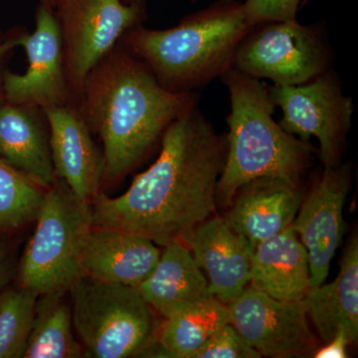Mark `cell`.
<instances>
[{
  "label": "cell",
  "mask_w": 358,
  "mask_h": 358,
  "mask_svg": "<svg viewBox=\"0 0 358 358\" xmlns=\"http://www.w3.org/2000/svg\"><path fill=\"white\" fill-rule=\"evenodd\" d=\"M35 31L14 37L28 58L23 75L3 74V100L44 110L71 103L63 60L60 26L55 9L40 3L35 14Z\"/></svg>",
  "instance_id": "cell-11"
},
{
  "label": "cell",
  "mask_w": 358,
  "mask_h": 358,
  "mask_svg": "<svg viewBox=\"0 0 358 358\" xmlns=\"http://www.w3.org/2000/svg\"><path fill=\"white\" fill-rule=\"evenodd\" d=\"M69 293L73 326L86 355L129 358L154 350L159 326L138 289L84 277Z\"/></svg>",
  "instance_id": "cell-6"
},
{
  "label": "cell",
  "mask_w": 358,
  "mask_h": 358,
  "mask_svg": "<svg viewBox=\"0 0 358 358\" xmlns=\"http://www.w3.org/2000/svg\"><path fill=\"white\" fill-rule=\"evenodd\" d=\"M308 1V0H303V6H305V4L307 3Z\"/></svg>",
  "instance_id": "cell-31"
},
{
  "label": "cell",
  "mask_w": 358,
  "mask_h": 358,
  "mask_svg": "<svg viewBox=\"0 0 358 358\" xmlns=\"http://www.w3.org/2000/svg\"><path fill=\"white\" fill-rule=\"evenodd\" d=\"M14 47H15V45H14V37L13 39L0 44V65H1L2 57L8 52L13 50ZM2 99H3V74L1 73V67H0V100H2Z\"/></svg>",
  "instance_id": "cell-28"
},
{
  "label": "cell",
  "mask_w": 358,
  "mask_h": 358,
  "mask_svg": "<svg viewBox=\"0 0 358 358\" xmlns=\"http://www.w3.org/2000/svg\"><path fill=\"white\" fill-rule=\"evenodd\" d=\"M259 357L262 355L250 346L230 324L211 336L194 355V358Z\"/></svg>",
  "instance_id": "cell-25"
},
{
  "label": "cell",
  "mask_w": 358,
  "mask_h": 358,
  "mask_svg": "<svg viewBox=\"0 0 358 358\" xmlns=\"http://www.w3.org/2000/svg\"><path fill=\"white\" fill-rule=\"evenodd\" d=\"M162 251L148 238L93 227L82 254L84 277L136 288L154 271Z\"/></svg>",
  "instance_id": "cell-16"
},
{
  "label": "cell",
  "mask_w": 358,
  "mask_h": 358,
  "mask_svg": "<svg viewBox=\"0 0 358 358\" xmlns=\"http://www.w3.org/2000/svg\"><path fill=\"white\" fill-rule=\"evenodd\" d=\"M303 197L300 181L262 176L237 190L224 219L255 248L292 225Z\"/></svg>",
  "instance_id": "cell-15"
},
{
  "label": "cell",
  "mask_w": 358,
  "mask_h": 358,
  "mask_svg": "<svg viewBox=\"0 0 358 358\" xmlns=\"http://www.w3.org/2000/svg\"><path fill=\"white\" fill-rule=\"evenodd\" d=\"M350 336L343 329H338L327 345L315 352V358H345L348 357L346 348L352 345Z\"/></svg>",
  "instance_id": "cell-27"
},
{
  "label": "cell",
  "mask_w": 358,
  "mask_h": 358,
  "mask_svg": "<svg viewBox=\"0 0 358 358\" xmlns=\"http://www.w3.org/2000/svg\"><path fill=\"white\" fill-rule=\"evenodd\" d=\"M352 181L350 164L324 167L303 195L292 226L308 252L310 289L324 284L345 234L343 211Z\"/></svg>",
  "instance_id": "cell-12"
},
{
  "label": "cell",
  "mask_w": 358,
  "mask_h": 358,
  "mask_svg": "<svg viewBox=\"0 0 358 358\" xmlns=\"http://www.w3.org/2000/svg\"><path fill=\"white\" fill-rule=\"evenodd\" d=\"M303 0H245L242 3L250 26L296 20Z\"/></svg>",
  "instance_id": "cell-26"
},
{
  "label": "cell",
  "mask_w": 358,
  "mask_h": 358,
  "mask_svg": "<svg viewBox=\"0 0 358 358\" xmlns=\"http://www.w3.org/2000/svg\"><path fill=\"white\" fill-rule=\"evenodd\" d=\"M63 60L71 103H76L85 81L119 44L124 33L147 18L145 0H55Z\"/></svg>",
  "instance_id": "cell-7"
},
{
  "label": "cell",
  "mask_w": 358,
  "mask_h": 358,
  "mask_svg": "<svg viewBox=\"0 0 358 358\" xmlns=\"http://www.w3.org/2000/svg\"><path fill=\"white\" fill-rule=\"evenodd\" d=\"M227 308L229 324L262 357H306L317 352L303 300H277L250 286Z\"/></svg>",
  "instance_id": "cell-10"
},
{
  "label": "cell",
  "mask_w": 358,
  "mask_h": 358,
  "mask_svg": "<svg viewBox=\"0 0 358 358\" xmlns=\"http://www.w3.org/2000/svg\"><path fill=\"white\" fill-rule=\"evenodd\" d=\"M159 157L121 196L100 192L92 199L93 227L187 246L192 233L216 210V186L226 157V138L197 108L169 124Z\"/></svg>",
  "instance_id": "cell-1"
},
{
  "label": "cell",
  "mask_w": 358,
  "mask_h": 358,
  "mask_svg": "<svg viewBox=\"0 0 358 358\" xmlns=\"http://www.w3.org/2000/svg\"><path fill=\"white\" fill-rule=\"evenodd\" d=\"M124 2H131L134 1V0H124Z\"/></svg>",
  "instance_id": "cell-32"
},
{
  "label": "cell",
  "mask_w": 358,
  "mask_h": 358,
  "mask_svg": "<svg viewBox=\"0 0 358 358\" xmlns=\"http://www.w3.org/2000/svg\"><path fill=\"white\" fill-rule=\"evenodd\" d=\"M36 301V294L21 287L0 294V358L24 355Z\"/></svg>",
  "instance_id": "cell-24"
},
{
  "label": "cell",
  "mask_w": 358,
  "mask_h": 358,
  "mask_svg": "<svg viewBox=\"0 0 358 358\" xmlns=\"http://www.w3.org/2000/svg\"><path fill=\"white\" fill-rule=\"evenodd\" d=\"M136 289L164 317L212 296L192 251L180 242L164 246L154 271Z\"/></svg>",
  "instance_id": "cell-19"
},
{
  "label": "cell",
  "mask_w": 358,
  "mask_h": 358,
  "mask_svg": "<svg viewBox=\"0 0 358 358\" xmlns=\"http://www.w3.org/2000/svg\"><path fill=\"white\" fill-rule=\"evenodd\" d=\"M0 159L45 188L55 180L44 110L0 100Z\"/></svg>",
  "instance_id": "cell-17"
},
{
  "label": "cell",
  "mask_w": 358,
  "mask_h": 358,
  "mask_svg": "<svg viewBox=\"0 0 358 358\" xmlns=\"http://www.w3.org/2000/svg\"><path fill=\"white\" fill-rule=\"evenodd\" d=\"M267 89L275 107L282 110L280 127L303 141L315 136L320 143L322 166H338L352 127L355 106L352 99L343 94L336 75L327 71L306 84L274 85Z\"/></svg>",
  "instance_id": "cell-9"
},
{
  "label": "cell",
  "mask_w": 358,
  "mask_h": 358,
  "mask_svg": "<svg viewBox=\"0 0 358 358\" xmlns=\"http://www.w3.org/2000/svg\"><path fill=\"white\" fill-rule=\"evenodd\" d=\"M331 53L313 26L294 20L252 28L238 46L233 69L275 86H298L329 71Z\"/></svg>",
  "instance_id": "cell-8"
},
{
  "label": "cell",
  "mask_w": 358,
  "mask_h": 358,
  "mask_svg": "<svg viewBox=\"0 0 358 358\" xmlns=\"http://www.w3.org/2000/svg\"><path fill=\"white\" fill-rule=\"evenodd\" d=\"M320 338L329 343L343 329L352 343L358 338V241L352 238L343 253L338 277L310 289L303 299Z\"/></svg>",
  "instance_id": "cell-20"
},
{
  "label": "cell",
  "mask_w": 358,
  "mask_h": 358,
  "mask_svg": "<svg viewBox=\"0 0 358 358\" xmlns=\"http://www.w3.org/2000/svg\"><path fill=\"white\" fill-rule=\"evenodd\" d=\"M48 188L0 159V233H11L36 220Z\"/></svg>",
  "instance_id": "cell-23"
},
{
  "label": "cell",
  "mask_w": 358,
  "mask_h": 358,
  "mask_svg": "<svg viewBox=\"0 0 358 358\" xmlns=\"http://www.w3.org/2000/svg\"><path fill=\"white\" fill-rule=\"evenodd\" d=\"M43 110L56 178L64 180L78 196L91 202L103 185V150L96 147L91 129L75 103Z\"/></svg>",
  "instance_id": "cell-13"
},
{
  "label": "cell",
  "mask_w": 358,
  "mask_h": 358,
  "mask_svg": "<svg viewBox=\"0 0 358 358\" xmlns=\"http://www.w3.org/2000/svg\"><path fill=\"white\" fill-rule=\"evenodd\" d=\"M252 26L242 3L223 0L189 14L169 29L131 28L119 43L173 92H192L232 68L239 44Z\"/></svg>",
  "instance_id": "cell-3"
},
{
  "label": "cell",
  "mask_w": 358,
  "mask_h": 358,
  "mask_svg": "<svg viewBox=\"0 0 358 358\" xmlns=\"http://www.w3.org/2000/svg\"><path fill=\"white\" fill-rule=\"evenodd\" d=\"M92 228L91 202L56 178L47 189L36 228L21 258L20 287L37 296L69 292L84 278L82 254Z\"/></svg>",
  "instance_id": "cell-5"
},
{
  "label": "cell",
  "mask_w": 358,
  "mask_h": 358,
  "mask_svg": "<svg viewBox=\"0 0 358 358\" xmlns=\"http://www.w3.org/2000/svg\"><path fill=\"white\" fill-rule=\"evenodd\" d=\"M67 292L37 296L34 320L28 338L25 358H79L86 352L73 334L72 308Z\"/></svg>",
  "instance_id": "cell-22"
},
{
  "label": "cell",
  "mask_w": 358,
  "mask_h": 358,
  "mask_svg": "<svg viewBox=\"0 0 358 358\" xmlns=\"http://www.w3.org/2000/svg\"><path fill=\"white\" fill-rule=\"evenodd\" d=\"M40 3L43 4L45 6L50 7V8L55 9V0H40Z\"/></svg>",
  "instance_id": "cell-30"
},
{
  "label": "cell",
  "mask_w": 358,
  "mask_h": 358,
  "mask_svg": "<svg viewBox=\"0 0 358 358\" xmlns=\"http://www.w3.org/2000/svg\"><path fill=\"white\" fill-rule=\"evenodd\" d=\"M252 288L282 301H301L310 289L307 250L293 226L257 244L252 258Z\"/></svg>",
  "instance_id": "cell-18"
},
{
  "label": "cell",
  "mask_w": 358,
  "mask_h": 358,
  "mask_svg": "<svg viewBox=\"0 0 358 358\" xmlns=\"http://www.w3.org/2000/svg\"><path fill=\"white\" fill-rule=\"evenodd\" d=\"M227 324V306L208 296L164 317L157 343L167 357L194 358L204 343Z\"/></svg>",
  "instance_id": "cell-21"
},
{
  "label": "cell",
  "mask_w": 358,
  "mask_h": 358,
  "mask_svg": "<svg viewBox=\"0 0 358 358\" xmlns=\"http://www.w3.org/2000/svg\"><path fill=\"white\" fill-rule=\"evenodd\" d=\"M187 247L208 278L209 292L224 305L236 300L247 288L251 281L255 248L235 232L225 219L213 215L200 224Z\"/></svg>",
  "instance_id": "cell-14"
},
{
  "label": "cell",
  "mask_w": 358,
  "mask_h": 358,
  "mask_svg": "<svg viewBox=\"0 0 358 358\" xmlns=\"http://www.w3.org/2000/svg\"><path fill=\"white\" fill-rule=\"evenodd\" d=\"M221 78L229 90L231 113L226 117L229 133L216 201L229 206L242 185L262 176L300 181L317 150L274 121L275 105L258 79L233 68Z\"/></svg>",
  "instance_id": "cell-4"
},
{
  "label": "cell",
  "mask_w": 358,
  "mask_h": 358,
  "mask_svg": "<svg viewBox=\"0 0 358 358\" xmlns=\"http://www.w3.org/2000/svg\"><path fill=\"white\" fill-rule=\"evenodd\" d=\"M195 105L192 92L164 88L145 63L117 44L89 73L76 103L103 143V185L126 178L169 124Z\"/></svg>",
  "instance_id": "cell-2"
},
{
  "label": "cell",
  "mask_w": 358,
  "mask_h": 358,
  "mask_svg": "<svg viewBox=\"0 0 358 358\" xmlns=\"http://www.w3.org/2000/svg\"><path fill=\"white\" fill-rule=\"evenodd\" d=\"M7 255L8 251L6 245L0 241V289L3 286L4 278L6 275Z\"/></svg>",
  "instance_id": "cell-29"
}]
</instances>
